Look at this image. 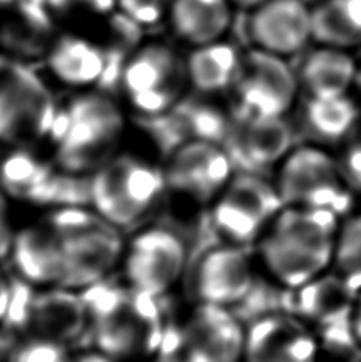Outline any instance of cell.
<instances>
[{"mask_svg": "<svg viewBox=\"0 0 361 362\" xmlns=\"http://www.w3.org/2000/svg\"><path fill=\"white\" fill-rule=\"evenodd\" d=\"M89 315V335L104 356L117 362L135 359L163 361L167 322L161 297L147 294L131 284L102 280L80 291Z\"/></svg>", "mask_w": 361, "mask_h": 362, "instance_id": "6da1fadb", "label": "cell"}, {"mask_svg": "<svg viewBox=\"0 0 361 362\" xmlns=\"http://www.w3.org/2000/svg\"><path fill=\"white\" fill-rule=\"evenodd\" d=\"M336 215L330 209L283 206L258 240L263 266L277 283L298 289L326 267Z\"/></svg>", "mask_w": 361, "mask_h": 362, "instance_id": "7a4b0ae2", "label": "cell"}, {"mask_svg": "<svg viewBox=\"0 0 361 362\" xmlns=\"http://www.w3.org/2000/svg\"><path fill=\"white\" fill-rule=\"evenodd\" d=\"M125 132V116L105 94H85L57 110L50 139L55 160L72 175H91L117 156Z\"/></svg>", "mask_w": 361, "mask_h": 362, "instance_id": "3957f363", "label": "cell"}, {"mask_svg": "<svg viewBox=\"0 0 361 362\" xmlns=\"http://www.w3.org/2000/svg\"><path fill=\"white\" fill-rule=\"evenodd\" d=\"M53 215L62 234L61 288L83 291L105 280L125 253L120 230L83 206H59Z\"/></svg>", "mask_w": 361, "mask_h": 362, "instance_id": "277c9868", "label": "cell"}, {"mask_svg": "<svg viewBox=\"0 0 361 362\" xmlns=\"http://www.w3.org/2000/svg\"><path fill=\"white\" fill-rule=\"evenodd\" d=\"M89 186L93 210L118 230L144 221L167 189L164 170L127 154L91 173Z\"/></svg>", "mask_w": 361, "mask_h": 362, "instance_id": "5b68a950", "label": "cell"}, {"mask_svg": "<svg viewBox=\"0 0 361 362\" xmlns=\"http://www.w3.org/2000/svg\"><path fill=\"white\" fill-rule=\"evenodd\" d=\"M25 280H11V302L4 322L28 339L69 346L89 334V315L80 291L47 288L34 293Z\"/></svg>", "mask_w": 361, "mask_h": 362, "instance_id": "8992f818", "label": "cell"}, {"mask_svg": "<svg viewBox=\"0 0 361 362\" xmlns=\"http://www.w3.org/2000/svg\"><path fill=\"white\" fill-rule=\"evenodd\" d=\"M283 206L277 187L266 178L237 172L210 205V223L227 243L247 247L260 240Z\"/></svg>", "mask_w": 361, "mask_h": 362, "instance_id": "52a82bcc", "label": "cell"}, {"mask_svg": "<svg viewBox=\"0 0 361 362\" xmlns=\"http://www.w3.org/2000/svg\"><path fill=\"white\" fill-rule=\"evenodd\" d=\"M57 115L43 81L23 64L0 70V141L28 145L50 137Z\"/></svg>", "mask_w": 361, "mask_h": 362, "instance_id": "ba28073f", "label": "cell"}, {"mask_svg": "<svg viewBox=\"0 0 361 362\" xmlns=\"http://www.w3.org/2000/svg\"><path fill=\"white\" fill-rule=\"evenodd\" d=\"M190 250L182 235L163 226L135 234L121 257L126 283L154 297H164L188 267Z\"/></svg>", "mask_w": 361, "mask_h": 362, "instance_id": "9c48e42d", "label": "cell"}, {"mask_svg": "<svg viewBox=\"0 0 361 362\" xmlns=\"http://www.w3.org/2000/svg\"><path fill=\"white\" fill-rule=\"evenodd\" d=\"M275 187L285 206L343 213L350 204L349 194L340 189L336 164L315 148H299L290 153L282 160Z\"/></svg>", "mask_w": 361, "mask_h": 362, "instance_id": "30bf717a", "label": "cell"}, {"mask_svg": "<svg viewBox=\"0 0 361 362\" xmlns=\"http://www.w3.org/2000/svg\"><path fill=\"white\" fill-rule=\"evenodd\" d=\"M5 189L32 204L57 206L91 205L89 177L50 167L30 153L16 151L0 164Z\"/></svg>", "mask_w": 361, "mask_h": 362, "instance_id": "8fae6325", "label": "cell"}, {"mask_svg": "<svg viewBox=\"0 0 361 362\" xmlns=\"http://www.w3.org/2000/svg\"><path fill=\"white\" fill-rule=\"evenodd\" d=\"M234 85V115L258 118H280L293 105L298 90L292 67L266 49L250 51Z\"/></svg>", "mask_w": 361, "mask_h": 362, "instance_id": "7c38bea8", "label": "cell"}, {"mask_svg": "<svg viewBox=\"0 0 361 362\" xmlns=\"http://www.w3.org/2000/svg\"><path fill=\"white\" fill-rule=\"evenodd\" d=\"M227 150L215 141L195 140L167 158L166 186L197 205H212L234 175Z\"/></svg>", "mask_w": 361, "mask_h": 362, "instance_id": "4fadbf2b", "label": "cell"}, {"mask_svg": "<svg viewBox=\"0 0 361 362\" xmlns=\"http://www.w3.org/2000/svg\"><path fill=\"white\" fill-rule=\"evenodd\" d=\"M182 331L180 358L183 362H242L247 326L233 310L199 302Z\"/></svg>", "mask_w": 361, "mask_h": 362, "instance_id": "5bb4252c", "label": "cell"}, {"mask_svg": "<svg viewBox=\"0 0 361 362\" xmlns=\"http://www.w3.org/2000/svg\"><path fill=\"white\" fill-rule=\"evenodd\" d=\"M293 141L294 131L283 116L258 118L233 113L222 146L237 172L261 175L292 153Z\"/></svg>", "mask_w": 361, "mask_h": 362, "instance_id": "9a60e30c", "label": "cell"}, {"mask_svg": "<svg viewBox=\"0 0 361 362\" xmlns=\"http://www.w3.org/2000/svg\"><path fill=\"white\" fill-rule=\"evenodd\" d=\"M256 278L243 247L220 243L202 251L195 261L193 286L199 302L234 308L248 296Z\"/></svg>", "mask_w": 361, "mask_h": 362, "instance_id": "2e32d148", "label": "cell"}, {"mask_svg": "<svg viewBox=\"0 0 361 362\" xmlns=\"http://www.w3.org/2000/svg\"><path fill=\"white\" fill-rule=\"evenodd\" d=\"M178 62L161 45L142 49L129 61L121 86L140 116L166 113L180 100Z\"/></svg>", "mask_w": 361, "mask_h": 362, "instance_id": "e0dca14e", "label": "cell"}, {"mask_svg": "<svg viewBox=\"0 0 361 362\" xmlns=\"http://www.w3.org/2000/svg\"><path fill=\"white\" fill-rule=\"evenodd\" d=\"M140 126L150 134L166 158L195 140L223 144L231 119L220 110L196 100H178L166 113L140 116Z\"/></svg>", "mask_w": 361, "mask_h": 362, "instance_id": "ac0fdd59", "label": "cell"}, {"mask_svg": "<svg viewBox=\"0 0 361 362\" xmlns=\"http://www.w3.org/2000/svg\"><path fill=\"white\" fill-rule=\"evenodd\" d=\"M317 344L298 320L273 313L247 326L242 362H314Z\"/></svg>", "mask_w": 361, "mask_h": 362, "instance_id": "d6986e66", "label": "cell"}, {"mask_svg": "<svg viewBox=\"0 0 361 362\" xmlns=\"http://www.w3.org/2000/svg\"><path fill=\"white\" fill-rule=\"evenodd\" d=\"M251 40L275 54H293L312 35V13L302 0H269L250 18Z\"/></svg>", "mask_w": 361, "mask_h": 362, "instance_id": "ffe728a7", "label": "cell"}, {"mask_svg": "<svg viewBox=\"0 0 361 362\" xmlns=\"http://www.w3.org/2000/svg\"><path fill=\"white\" fill-rule=\"evenodd\" d=\"M231 15L224 0H173L172 24L185 40L207 45L229 28Z\"/></svg>", "mask_w": 361, "mask_h": 362, "instance_id": "44dd1931", "label": "cell"}, {"mask_svg": "<svg viewBox=\"0 0 361 362\" xmlns=\"http://www.w3.org/2000/svg\"><path fill=\"white\" fill-rule=\"evenodd\" d=\"M355 76V64L336 49H319L309 54L301 66V80L309 93L319 99L344 94Z\"/></svg>", "mask_w": 361, "mask_h": 362, "instance_id": "7402d4cb", "label": "cell"}, {"mask_svg": "<svg viewBox=\"0 0 361 362\" xmlns=\"http://www.w3.org/2000/svg\"><path fill=\"white\" fill-rule=\"evenodd\" d=\"M104 66L105 51L80 38H62L50 54V69L56 78L72 86L98 85Z\"/></svg>", "mask_w": 361, "mask_h": 362, "instance_id": "603a6c76", "label": "cell"}, {"mask_svg": "<svg viewBox=\"0 0 361 362\" xmlns=\"http://www.w3.org/2000/svg\"><path fill=\"white\" fill-rule=\"evenodd\" d=\"M241 72L236 48L228 43H214L196 49L188 57V76L201 93H220L234 85Z\"/></svg>", "mask_w": 361, "mask_h": 362, "instance_id": "cb8c5ba5", "label": "cell"}, {"mask_svg": "<svg viewBox=\"0 0 361 362\" xmlns=\"http://www.w3.org/2000/svg\"><path fill=\"white\" fill-rule=\"evenodd\" d=\"M298 289L296 299H293V307L309 318L325 322L350 313L349 297L352 291L340 278L312 280Z\"/></svg>", "mask_w": 361, "mask_h": 362, "instance_id": "d4e9b609", "label": "cell"}, {"mask_svg": "<svg viewBox=\"0 0 361 362\" xmlns=\"http://www.w3.org/2000/svg\"><path fill=\"white\" fill-rule=\"evenodd\" d=\"M357 108L345 97L319 99L312 97L306 105V126L314 137L326 141L339 140L350 131L357 119Z\"/></svg>", "mask_w": 361, "mask_h": 362, "instance_id": "484cf974", "label": "cell"}, {"mask_svg": "<svg viewBox=\"0 0 361 362\" xmlns=\"http://www.w3.org/2000/svg\"><path fill=\"white\" fill-rule=\"evenodd\" d=\"M336 259L343 275L340 280L355 293L361 288V216L345 224L339 238Z\"/></svg>", "mask_w": 361, "mask_h": 362, "instance_id": "4316f807", "label": "cell"}, {"mask_svg": "<svg viewBox=\"0 0 361 362\" xmlns=\"http://www.w3.org/2000/svg\"><path fill=\"white\" fill-rule=\"evenodd\" d=\"M312 37L333 47H353L361 43L360 38L340 19L331 0H326L314 10Z\"/></svg>", "mask_w": 361, "mask_h": 362, "instance_id": "83f0119b", "label": "cell"}, {"mask_svg": "<svg viewBox=\"0 0 361 362\" xmlns=\"http://www.w3.org/2000/svg\"><path fill=\"white\" fill-rule=\"evenodd\" d=\"M70 356L67 346L53 341L28 339L23 346H18L13 354V362H66Z\"/></svg>", "mask_w": 361, "mask_h": 362, "instance_id": "f1b7e54d", "label": "cell"}, {"mask_svg": "<svg viewBox=\"0 0 361 362\" xmlns=\"http://www.w3.org/2000/svg\"><path fill=\"white\" fill-rule=\"evenodd\" d=\"M126 67V48L115 47L105 51V66L101 78L98 81V88L104 93H112L121 86L122 74Z\"/></svg>", "mask_w": 361, "mask_h": 362, "instance_id": "f546056e", "label": "cell"}, {"mask_svg": "<svg viewBox=\"0 0 361 362\" xmlns=\"http://www.w3.org/2000/svg\"><path fill=\"white\" fill-rule=\"evenodd\" d=\"M110 28L121 40V47L132 48L142 40V24L135 21L127 13H113L110 18Z\"/></svg>", "mask_w": 361, "mask_h": 362, "instance_id": "4dcf8cb0", "label": "cell"}, {"mask_svg": "<svg viewBox=\"0 0 361 362\" xmlns=\"http://www.w3.org/2000/svg\"><path fill=\"white\" fill-rule=\"evenodd\" d=\"M47 0H19V10L32 29L47 32L51 29V18L47 10Z\"/></svg>", "mask_w": 361, "mask_h": 362, "instance_id": "1f68e13d", "label": "cell"}, {"mask_svg": "<svg viewBox=\"0 0 361 362\" xmlns=\"http://www.w3.org/2000/svg\"><path fill=\"white\" fill-rule=\"evenodd\" d=\"M347 170H349L352 180L361 185V146L349 153V158H347Z\"/></svg>", "mask_w": 361, "mask_h": 362, "instance_id": "d6a6232c", "label": "cell"}, {"mask_svg": "<svg viewBox=\"0 0 361 362\" xmlns=\"http://www.w3.org/2000/svg\"><path fill=\"white\" fill-rule=\"evenodd\" d=\"M75 2H83L91 6L94 11H99V13H108L115 5V0H74Z\"/></svg>", "mask_w": 361, "mask_h": 362, "instance_id": "836d02e7", "label": "cell"}, {"mask_svg": "<svg viewBox=\"0 0 361 362\" xmlns=\"http://www.w3.org/2000/svg\"><path fill=\"white\" fill-rule=\"evenodd\" d=\"M66 362H117L110 358L104 356L102 353H94V354H80V356H70Z\"/></svg>", "mask_w": 361, "mask_h": 362, "instance_id": "e575fe53", "label": "cell"}, {"mask_svg": "<svg viewBox=\"0 0 361 362\" xmlns=\"http://www.w3.org/2000/svg\"><path fill=\"white\" fill-rule=\"evenodd\" d=\"M234 2L241 4V5H243V6H251V5H258V4L266 2V0H234Z\"/></svg>", "mask_w": 361, "mask_h": 362, "instance_id": "d590c367", "label": "cell"}, {"mask_svg": "<svg viewBox=\"0 0 361 362\" xmlns=\"http://www.w3.org/2000/svg\"><path fill=\"white\" fill-rule=\"evenodd\" d=\"M13 0H0V5H6V4H11Z\"/></svg>", "mask_w": 361, "mask_h": 362, "instance_id": "8d00e7d4", "label": "cell"}, {"mask_svg": "<svg viewBox=\"0 0 361 362\" xmlns=\"http://www.w3.org/2000/svg\"><path fill=\"white\" fill-rule=\"evenodd\" d=\"M358 81H360V85H361V72L358 74Z\"/></svg>", "mask_w": 361, "mask_h": 362, "instance_id": "74e56055", "label": "cell"}, {"mask_svg": "<svg viewBox=\"0 0 361 362\" xmlns=\"http://www.w3.org/2000/svg\"><path fill=\"white\" fill-rule=\"evenodd\" d=\"M302 2H311V0H302Z\"/></svg>", "mask_w": 361, "mask_h": 362, "instance_id": "f35d334b", "label": "cell"}]
</instances>
